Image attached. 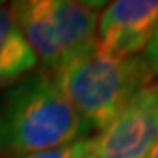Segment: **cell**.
I'll use <instances>...</instances> for the list:
<instances>
[{"label": "cell", "instance_id": "cell-1", "mask_svg": "<svg viewBox=\"0 0 158 158\" xmlns=\"http://www.w3.org/2000/svg\"><path fill=\"white\" fill-rule=\"evenodd\" d=\"M88 124L48 73L29 74L0 97V154H31L88 137Z\"/></svg>", "mask_w": 158, "mask_h": 158}, {"label": "cell", "instance_id": "cell-2", "mask_svg": "<svg viewBox=\"0 0 158 158\" xmlns=\"http://www.w3.org/2000/svg\"><path fill=\"white\" fill-rule=\"evenodd\" d=\"M52 76L88 128L99 131L154 78L143 55L114 57L99 48L67 61Z\"/></svg>", "mask_w": 158, "mask_h": 158}, {"label": "cell", "instance_id": "cell-3", "mask_svg": "<svg viewBox=\"0 0 158 158\" xmlns=\"http://www.w3.org/2000/svg\"><path fill=\"white\" fill-rule=\"evenodd\" d=\"M158 143V95L152 84L137 92L92 137L94 158H147Z\"/></svg>", "mask_w": 158, "mask_h": 158}, {"label": "cell", "instance_id": "cell-4", "mask_svg": "<svg viewBox=\"0 0 158 158\" xmlns=\"http://www.w3.org/2000/svg\"><path fill=\"white\" fill-rule=\"evenodd\" d=\"M158 21V0H116L99 14L97 48L114 57L143 55Z\"/></svg>", "mask_w": 158, "mask_h": 158}, {"label": "cell", "instance_id": "cell-5", "mask_svg": "<svg viewBox=\"0 0 158 158\" xmlns=\"http://www.w3.org/2000/svg\"><path fill=\"white\" fill-rule=\"evenodd\" d=\"M67 61L97 48V23L101 2L78 0H44Z\"/></svg>", "mask_w": 158, "mask_h": 158}, {"label": "cell", "instance_id": "cell-6", "mask_svg": "<svg viewBox=\"0 0 158 158\" xmlns=\"http://www.w3.org/2000/svg\"><path fill=\"white\" fill-rule=\"evenodd\" d=\"M10 6L42 73L55 74L67 63V57L44 0H19Z\"/></svg>", "mask_w": 158, "mask_h": 158}, {"label": "cell", "instance_id": "cell-7", "mask_svg": "<svg viewBox=\"0 0 158 158\" xmlns=\"http://www.w3.org/2000/svg\"><path fill=\"white\" fill-rule=\"evenodd\" d=\"M36 67V57L14 17L12 6L0 2V89L27 78Z\"/></svg>", "mask_w": 158, "mask_h": 158}, {"label": "cell", "instance_id": "cell-8", "mask_svg": "<svg viewBox=\"0 0 158 158\" xmlns=\"http://www.w3.org/2000/svg\"><path fill=\"white\" fill-rule=\"evenodd\" d=\"M89 152H92V135L61 147H53V149L31 152V154H19L14 158H86Z\"/></svg>", "mask_w": 158, "mask_h": 158}, {"label": "cell", "instance_id": "cell-9", "mask_svg": "<svg viewBox=\"0 0 158 158\" xmlns=\"http://www.w3.org/2000/svg\"><path fill=\"white\" fill-rule=\"evenodd\" d=\"M143 57H145L147 65H149L152 76L156 78L158 76V21H156V25H154L152 36H151L149 44H147V48L143 52Z\"/></svg>", "mask_w": 158, "mask_h": 158}, {"label": "cell", "instance_id": "cell-10", "mask_svg": "<svg viewBox=\"0 0 158 158\" xmlns=\"http://www.w3.org/2000/svg\"><path fill=\"white\" fill-rule=\"evenodd\" d=\"M147 158H158V143L152 147V151L149 152V156H147Z\"/></svg>", "mask_w": 158, "mask_h": 158}, {"label": "cell", "instance_id": "cell-11", "mask_svg": "<svg viewBox=\"0 0 158 158\" xmlns=\"http://www.w3.org/2000/svg\"><path fill=\"white\" fill-rule=\"evenodd\" d=\"M152 88H154V92H156V95H158V82H156V84H152Z\"/></svg>", "mask_w": 158, "mask_h": 158}, {"label": "cell", "instance_id": "cell-12", "mask_svg": "<svg viewBox=\"0 0 158 158\" xmlns=\"http://www.w3.org/2000/svg\"><path fill=\"white\" fill-rule=\"evenodd\" d=\"M86 158H94V156H92V152H89V154H88V156H86Z\"/></svg>", "mask_w": 158, "mask_h": 158}]
</instances>
